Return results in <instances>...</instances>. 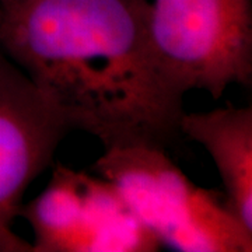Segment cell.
<instances>
[{
    "label": "cell",
    "mask_w": 252,
    "mask_h": 252,
    "mask_svg": "<svg viewBox=\"0 0 252 252\" xmlns=\"http://www.w3.org/2000/svg\"><path fill=\"white\" fill-rule=\"evenodd\" d=\"M0 51L105 149L180 133L184 94L154 59L137 0H0Z\"/></svg>",
    "instance_id": "obj_1"
},
{
    "label": "cell",
    "mask_w": 252,
    "mask_h": 252,
    "mask_svg": "<svg viewBox=\"0 0 252 252\" xmlns=\"http://www.w3.org/2000/svg\"><path fill=\"white\" fill-rule=\"evenodd\" d=\"M160 245L181 252H251L252 231L224 195L195 185L153 144L105 149L94 164Z\"/></svg>",
    "instance_id": "obj_2"
},
{
    "label": "cell",
    "mask_w": 252,
    "mask_h": 252,
    "mask_svg": "<svg viewBox=\"0 0 252 252\" xmlns=\"http://www.w3.org/2000/svg\"><path fill=\"white\" fill-rule=\"evenodd\" d=\"M144 35L164 76L184 95L220 98L252 79L251 0H137Z\"/></svg>",
    "instance_id": "obj_3"
},
{
    "label": "cell",
    "mask_w": 252,
    "mask_h": 252,
    "mask_svg": "<svg viewBox=\"0 0 252 252\" xmlns=\"http://www.w3.org/2000/svg\"><path fill=\"white\" fill-rule=\"evenodd\" d=\"M18 216L32 228L35 252H150L160 247L111 182L63 165Z\"/></svg>",
    "instance_id": "obj_4"
},
{
    "label": "cell",
    "mask_w": 252,
    "mask_h": 252,
    "mask_svg": "<svg viewBox=\"0 0 252 252\" xmlns=\"http://www.w3.org/2000/svg\"><path fill=\"white\" fill-rule=\"evenodd\" d=\"M70 127L0 51V251H32L13 233L28 187L52 162Z\"/></svg>",
    "instance_id": "obj_5"
},
{
    "label": "cell",
    "mask_w": 252,
    "mask_h": 252,
    "mask_svg": "<svg viewBox=\"0 0 252 252\" xmlns=\"http://www.w3.org/2000/svg\"><path fill=\"white\" fill-rule=\"evenodd\" d=\"M180 133L202 144L224 185L225 205L252 231V108L227 105L209 112H184Z\"/></svg>",
    "instance_id": "obj_6"
}]
</instances>
